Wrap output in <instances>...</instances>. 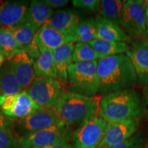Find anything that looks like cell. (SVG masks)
<instances>
[{
  "label": "cell",
  "instance_id": "1",
  "mask_svg": "<svg viewBox=\"0 0 148 148\" xmlns=\"http://www.w3.org/2000/svg\"><path fill=\"white\" fill-rule=\"evenodd\" d=\"M97 73L99 92L102 96L131 89L138 83L132 62L125 54L99 59Z\"/></svg>",
  "mask_w": 148,
  "mask_h": 148
},
{
  "label": "cell",
  "instance_id": "2",
  "mask_svg": "<svg viewBox=\"0 0 148 148\" xmlns=\"http://www.w3.org/2000/svg\"><path fill=\"white\" fill-rule=\"evenodd\" d=\"M145 111L140 96L129 89L103 96L100 99L98 114L107 122L138 119Z\"/></svg>",
  "mask_w": 148,
  "mask_h": 148
},
{
  "label": "cell",
  "instance_id": "3",
  "mask_svg": "<svg viewBox=\"0 0 148 148\" xmlns=\"http://www.w3.org/2000/svg\"><path fill=\"white\" fill-rule=\"evenodd\" d=\"M100 99L68 91L60 96L55 108L62 123L73 126L82 124L88 118L96 115Z\"/></svg>",
  "mask_w": 148,
  "mask_h": 148
},
{
  "label": "cell",
  "instance_id": "4",
  "mask_svg": "<svg viewBox=\"0 0 148 148\" xmlns=\"http://www.w3.org/2000/svg\"><path fill=\"white\" fill-rule=\"evenodd\" d=\"M97 60L72 63L68 69L69 92L95 97L99 92Z\"/></svg>",
  "mask_w": 148,
  "mask_h": 148
},
{
  "label": "cell",
  "instance_id": "5",
  "mask_svg": "<svg viewBox=\"0 0 148 148\" xmlns=\"http://www.w3.org/2000/svg\"><path fill=\"white\" fill-rule=\"evenodd\" d=\"M72 137L71 127L63 123L18 138L21 148H42L66 143Z\"/></svg>",
  "mask_w": 148,
  "mask_h": 148
},
{
  "label": "cell",
  "instance_id": "6",
  "mask_svg": "<svg viewBox=\"0 0 148 148\" xmlns=\"http://www.w3.org/2000/svg\"><path fill=\"white\" fill-rule=\"evenodd\" d=\"M146 1H125L119 25L130 36L143 39L146 36Z\"/></svg>",
  "mask_w": 148,
  "mask_h": 148
},
{
  "label": "cell",
  "instance_id": "7",
  "mask_svg": "<svg viewBox=\"0 0 148 148\" xmlns=\"http://www.w3.org/2000/svg\"><path fill=\"white\" fill-rule=\"evenodd\" d=\"M62 85L56 78L36 77L25 91L40 108L55 107L60 96Z\"/></svg>",
  "mask_w": 148,
  "mask_h": 148
},
{
  "label": "cell",
  "instance_id": "8",
  "mask_svg": "<svg viewBox=\"0 0 148 148\" xmlns=\"http://www.w3.org/2000/svg\"><path fill=\"white\" fill-rule=\"evenodd\" d=\"M61 123L62 122L55 107L41 108L26 117L18 119L14 122V127L20 138Z\"/></svg>",
  "mask_w": 148,
  "mask_h": 148
},
{
  "label": "cell",
  "instance_id": "9",
  "mask_svg": "<svg viewBox=\"0 0 148 148\" xmlns=\"http://www.w3.org/2000/svg\"><path fill=\"white\" fill-rule=\"evenodd\" d=\"M107 123L97 114L84 121L73 135L74 148H97L103 139Z\"/></svg>",
  "mask_w": 148,
  "mask_h": 148
},
{
  "label": "cell",
  "instance_id": "10",
  "mask_svg": "<svg viewBox=\"0 0 148 148\" xmlns=\"http://www.w3.org/2000/svg\"><path fill=\"white\" fill-rule=\"evenodd\" d=\"M138 126V119L108 122L103 139L97 148H106L123 143L132 137Z\"/></svg>",
  "mask_w": 148,
  "mask_h": 148
},
{
  "label": "cell",
  "instance_id": "11",
  "mask_svg": "<svg viewBox=\"0 0 148 148\" xmlns=\"http://www.w3.org/2000/svg\"><path fill=\"white\" fill-rule=\"evenodd\" d=\"M34 62V60L24 51L6 58L7 64L23 91L26 90L36 79L33 68Z\"/></svg>",
  "mask_w": 148,
  "mask_h": 148
},
{
  "label": "cell",
  "instance_id": "12",
  "mask_svg": "<svg viewBox=\"0 0 148 148\" xmlns=\"http://www.w3.org/2000/svg\"><path fill=\"white\" fill-rule=\"evenodd\" d=\"M141 86L148 85V40H136L126 52Z\"/></svg>",
  "mask_w": 148,
  "mask_h": 148
},
{
  "label": "cell",
  "instance_id": "13",
  "mask_svg": "<svg viewBox=\"0 0 148 148\" xmlns=\"http://www.w3.org/2000/svg\"><path fill=\"white\" fill-rule=\"evenodd\" d=\"M29 4L28 1H0V27L25 23Z\"/></svg>",
  "mask_w": 148,
  "mask_h": 148
},
{
  "label": "cell",
  "instance_id": "14",
  "mask_svg": "<svg viewBox=\"0 0 148 148\" xmlns=\"http://www.w3.org/2000/svg\"><path fill=\"white\" fill-rule=\"evenodd\" d=\"M95 21L98 39L108 42H126L132 38L119 25L102 18L99 14L95 16Z\"/></svg>",
  "mask_w": 148,
  "mask_h": 148
},
{
  "label": "cell",
  "instance_id": "15",
  "mask_svg": "<svg viewBox=\"0 0 148 148\" xmlns=\"http://www.w3.org/2000/svg\"><path fill=\"white\" fill-rule=\"evenodd\" d=\"M34 38L39 51L42 49H51L53 51L67 43L64 34L47 24L38 29Z\"/></svg>",
  "mask_w": 148,
  "mask_h": 148
},
{
  "label": "cell",
  "instance_id": "16",
  "mask_svg": "<svg viewBox=\"0 0 148 148\" xmlns=\"http://www.w3.org/2000/svg\"><path fill=\"white\" fill-rule=\"evenodd\" d=\"M75 45L69 42L53 50V62L57 78L64 81L68 79V69L72 64V58Z\"/></svg>",
  "mask_w": 148,
  "mask_h": 148
},
{
  "label": "cell",
  "instance_id": "17",
  "mask_svg": "<svg viewBox=\"0 0 148 148\" xmlns=\"http://www.w3.org/2000/svg\"><path fill=\"white\" fill-rule=\"evenodd\" d=\"M80 21L79 16L73 11L58 10L53 14L47 24L66 36Z\"/></svg>",
  "mask_w": 148,
  "mask_h": 148
},
{
  "label": "cell",
  "instance_id": "18",
  "mask_svg": "<svg viewBox=\"0 0 148 148\" xmlns=\"http://www.w3.org/2000/svg\"><path fill=\"white\" fill-rule=\"evenodd\" d=\"M66 42H86L98 39L94 18H88L81 21L67 35Z\"/></svg>",
  "mask_w": 148,
  "mask_h": 148
},
{
  "label": "cell",
  "instance_id": "19",
  "mask_svg": "<svg viewBox=\"0 0 148 148\" xmlns=\"http://www.w3.org/2000/svg\"><path fill=\"white\" fill-rule=\"evenodd\" d=\"M52 15V9L46 5L43 1L33 0L29 4L25 22L39 28L47 24Z\"/></svg>",
  "mask_w": 148,
  "mask_h": 148
},
{
  "label": "cell",
  "instance_id": "20",
  "mask_svg": "<svg viewBox=\"0 0 148 148\" xmlns=\"http://www.w3.org/2000/svg\"><path fill=\"white\" fill-rule=\"evenodd\" d=\"M40 108L26 91H22L18 94L13 107L5 115L12 119H20L30 115Z\"/></svg>",
  "mask_w": 148,
  "mask_h": 148
},
{
  "label": "cell",
  "instance_id": "21",
  "mask_svg": "<svg viewBox=\"0 0 148 148\" xmlns=\"http://www.w3.org/2000/svg\"><path fill=\"white\" fill-rule=\"evenodd\" d=\"M36 77H52L57 78L55 71L53 53L51 49H42L33 64Z\"/></svg>",
  "mask_w": 148,
  "mask_h": 148
},
{
  "label": "cell",
  "instance_id": "22",
  "mask_svg": "<svg viewBox=\"0 0 148 148\" xmlns=\"http://www.w3.org/2000/svg\"><path fill=\"white\" fill-rule=\"evenodd\" d=\"M88 44L96 51L101 58L112 56L124 54L129 49V45L125 42H108L95 39Z\"/></svg>",
  "mask_w": 148,
  "mask_h": 148
},
{
  "label": "cell",
  "instance_id": "23",
  "mask_svg": "<svg viewBox=\"0 0 148 148\" xmlns=\"http://www.w3.org/2000/svg\"><path fill=\"white\" fill-rule=\"evenodd\" d=\"M22 91L10 67L4 62L0 67V95H15Z\"/></svg>",
  "mask_w": 148,
  "mask_h": 148
},
{
  "label": "cell",
  "instance_id": "24",
  "mask_svg": "<svg viewBox=\"0 0 148 148\" xmlns=\"http://www.w3.org/2000/svg\"><path fill=\"white\" fill-rule=\"evenodd\" d=\"M125 1L101 0L99 1V15L105 19L119 25Z\"/></svg>",
  "mask_w": 148,
  "mask_h": 148
},
{
  "label": "cell",
  "instance_id": "25",
  "mask_svg": "<svg viewBox=\"0 0 148 148\" xmlns=\"http://www.w3.org/2000/svg\"><path fill=\"white\" fill-rule=\"evenodd\" d=\"M0 51L6 59L23 51L13 34L7 27H0Z\"/></svg>",
  "mask_w": 148,
  "mask_h": 148
},
{
  "label": "cell",
  "instance_id": "26",
  "mask_svg": "<svg viewBox=\"0 0 148 148\" xmlns=\"http://www.w3.org/2000/svg\"><path fill=\"white\" fill-rule=\"evenodd\" d=\"M13 34L14 38L21 47L23 49L29 45L34 40L38 28L32 24L23 23L12 27H7Z\"/></svg>",
  "mask_w": 148,
  "mask_h": 148
},
{
  "label": "cell",
  "instance_id": "27",
  "mask_svg": "<svg viewBox=\"0 0 148 148\" xmlns=\"http://www.w3.org/2000/svg\"><path fill=\"white\" fill-rule=\"evenodd\" d=\"M100 58V56L88 43L77 42L73 51L72 63L92 62Z\"/></svg>",
  "mask_w": 148,
  "mask_h": 148
},
{
  "label": "cell",
  "instance_id": "28",
  "mask_svg": "<svg viewBox=\"0 0 148 148\" xmlns=\"http://www.w3.org/2000/svg\"><path fill=\"white\" fill-rule=\"evenodd\" d=\"M0 148H21L18 138L11 129L0 130Z\"/></svg>",
  "mask_w": 148,
  "mask_h": 148
},
{
  "label": "cell",
  "instance_id": "29",
  "mask_svg": "<svg viewBox=\"0 0 148 148\" xmlns=\"http://www.w3.org/2000/svg\"><path fill=\"white\" fill-rule=\"evenodd\" d=\"M72 4L74 7L82 10L97 12L99 10V0H73Z\"/></svg>",
  "mask_w": 148,
  "mask_h": 148
},
{
  "label": "cell",
  "instance_id": "30",
  "mask_svg": "<svg viewBox=\"0 0 148 148\" xmlns=\"http://www.w3.org/2000/svg\"><path fill=\"white\" fill-rule=\"evenodd\" d=\"M143 141V138L140 135H136L121 144L106 148H140L141 147Z\"/></svg>",
  "mask_w": 148,
  "mask_h": 148
},
{
  "label": "cell",
  "instance_id": "31",
  "mask_svg": "<svg viewBox=\"0 0 148 148\" xmlns=\"http://www.w3.org/2000/svg\"><path fill=\"white\" fill-rule=\"evenodd\" d=\"M17 95H0V107L5 114L13 107L17 98Z\"/></svg>",
  "mask_w": 148,
  "mask_h": 148
},
{
  "label": "cell",
  "instance_id": "32",
  "mask_svg": "<svg viewBox=\"0 0 148 148\" xmlns=\"http://www.w3.org/2000/svg\"><path fill=\"white\" fill-rule=\"evenodd\" d=\"M14 119L5 115L0 107V130L11 129L14 127Z\"/></svg>",
  "mask_w": 148,
  "mask_h": 148
},
{
  "label": "cell",
  "instance_id": "33",
  "mask_svg": "<svg viewBox=\"0 0 148 148\" xmlns=\"http://www.w3.org/2000/svg\"><path fill=\"white\" fill-rule=\"evenodd\" d=\"M43 2L51 8H58L67 5L69 1L68 0H43Z\"/></svg>",
  "mask_w": 148,
  "mask_h": 148
},
{
  "label": "cell",
  "instance_id": "34",
  "mask_svg": "<svg viewBox=\"0 0 148 148\" xmlns=\"http://www.w3.org/2000/svg\"><path fill=\"white\" fill-rule=\"evenodd\" d=\"M42 148H73L72 146L69 143L60 144V145H56L52 146H49V147H42Z\"/></svg>",
  "mask_w": 148,
  "mask_h": 148
},
{
  "label": "cell",
  "instance_id": "35",
  "mask_svg": "<svg viewBox=\"0 0 148 148\" xmlns=\"http://www.w3.org/2000/svg\"><path fill=\"white\" fill-rule=\"evenodd\" d=\"M146 3H147V5H146L145 8V14H146V36L148 37V3L147 1H146Z\"/></svg>",
  "mask_w": 148,
  "mask_h": 148
},
{
  "label": "cell",
  "instance_id": "36",
  "mask_svg": "<svg viewBox=\"0 0 148 148\" xmlns=\"http://www.w3.org/2000/svg\"><path fill=\"white\" fill-rule=\"evenodd\" d=\"M144 95H145V101L148 108V86L144 90Z\"/></svg>",
  "mask_w": 148,
  "mask_h": 148
},
{
  "label": "cell",
  "instance_id": "37",
  "mask_svg": "<svg viewBox=\"0 0 148 148\" xmlns=\"http://www.w3.org/2000/svg\"><path fill=\"white\" fill-rule=\"evenodd\" d=\"M5 58L4 56L2 55V53H1V51H0V67H1V66L3 65V64H4L5 62Z\"/></svg>",
  "mask_w": 148,
  "mask_h": 148
},
{
  "label": "cell",
  "instance_id": "38",
  "mask_svg": "<svg viewBox=\"0 0 148 148\" xmlns=\"http://www.w3.org/2000/svg\"><path fill=\"white\" fill-rule=\"evenodd\" d=\"M146 148H148V145L147 146V147H146Z\"/></svg>",
  "mask_w": 148,
  "mask_h": 148
},
{
  "label": "cell",
  "instance_id": "39",
  "mask_svg": "<svg viewBox=\"0 0 148 148\" xmlns=\"http://www.w3.org/2000/svg\"><path fill=\"white\" fill-rule=\"evenodd\" d=\"M147 1V3H148V1Z\"/></svg>",
  "mask_w": 148,
  "mask_h": 148
}]
</instances>
